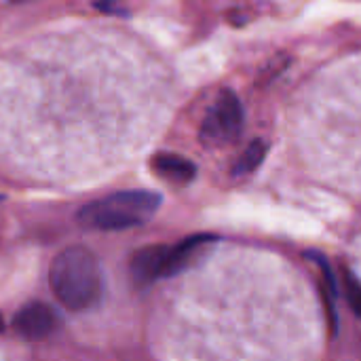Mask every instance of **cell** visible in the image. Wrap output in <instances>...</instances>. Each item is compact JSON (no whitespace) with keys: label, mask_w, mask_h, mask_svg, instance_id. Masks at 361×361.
I'll use <instances>...</instances> for the list:
<instances>
[{"label":"cell","mask_w":361,"mask_h":361,"mask_svg":"<svg viewBox=\"0 0 361 361\" xmlns=\"http://www.w3.org/2000/svg\"><path fill=\"white\" fill-rule=\"evenodd\" d=\"M49 283L66 309H91L102 296V269L95 254L82 245L63 250L51 264Z\"/></svg>","instance_id":"obj_1"},{"label":"cell","mask_w":361,"mask_h":361,"mask_svg":"<svg viewBox=\"0 0 361 361\" xmlns=\"http://www.w3.org/2000/svg\"><path fill=\"white\" fill-rule=\"evenodd\" d=\"M161 203L163 197L154 190H121L87 203L76 220L89 231H127L152 220Z\"/></svg>","instance_id":"obj_2"},{"label":"cell","mask_w":361,"mask_h":361,"mask_svg":"<svg viewBox=\"0 0 361 361\" xmlns=\"http://www.w3.org/2000/svg\"><path fill=\"white\" fill-rule=\"evenodd\" d=\"M243 129V106L235 91L222 89L214 104L209 106L201 129L199 140L207 148H222L233 144Z\"/></svg>","instance_id":"obj_3"},{"label":"cell","mask_w":361,"mask_h":361,"mask_svg":"<svg viewBox=\"0 0 361 361\" xmlns=\"http://www.w3.org/2000/svg\"><path fill=\"white\" fill-rule=\"evenodd\" d=\"M59 326H61L59 315L55 313L53 307L44 302H27L25 307L19 309V313L13 319L15 332L32 343L49 338L51 334H55Z\"/></svg>","instance_id":"obj_4"},{"label":"cell","mask_w":361,"mask_h":361,"mask_svg":"<svg viewBox=\"0 0 361 361\" xmlns=\"http://www.w3.org/2000/svg\"><path fill=\"white\" fill-rule=\"evenodd\" d=\"M218 237L201 233V235H192L182 239L176 245H167V256H165V267H163V277H173L178 273H182L184 269H188L192 264V260L216 241Z\"/></svg>","instance_id":"obj_5"},{"label":"cell","mask_w":361,"mask_h":361,"mask_svg":"<svg viewBox=\"0 0 361 361\" xmlns=\"http://www.w3.org/2000/svg\"><path fill=\"white\" fill-rule=\"evenodd\" d=\"M167 245H148L131 258V277L135 286L148 288L157 279H163V267H165Z\"/></svg>","instance_id":"obj_6"},{"label":"cell","mask_w":361,"mask_h":361,"mask_svg":"<svg viewBox=\"0 0 361 361\" xmlns=\"http://www.w3.org/2000/svg\"><path fill=\"white\" fill-rule=\"evenodd\" d=\"M152 169L163 178L173 184H188L197 176V165L188 161L186 157L173 154V152H159L152 157Z\"/></svg>","instance_id":"obj_7"},{"label":"cell","mask_w":361,"mask_h":361,"mask_svg":"<svg viewBox=\"0 0 361 361\" xmlns=\"http://www.w3.org/2000/svg\"><path fill=\"white\" fill-rule=\"evenodd\" d=\"M267 152H269V144L264 140H254L245 148V152L239 157L237 165L233 167V176H247V173L256 171L262 165V161L267 159Z\"/></svg>","instance_id":"obj_8"},{"label":"cell","mask_w":361,"mask_h":361,"mask_svg":"<svg viewBox=\"0 0 361 361\" xmlns=\"http://www.w3.org/2000/svg\"><path fill=\"white\" fill-rule=\"evenodd\" d=\"M343 288H345V296L349 307L353 309V313L361 317V283L357 281V277L349 271L343 273Z\"/></svg>","instance_id":"obj_9"},{"label":"cell","mask_w":361,"mask_h":361,"mask_svg":"<svg viewBox=\"0 0 361 361\" xmlns=\"http://www.w3.org/2000/svg\"><path fill=\"white\" fill-rule=\"evenodd\" d=\"M97 8L104 13H112V15H127V8L123 4V0H99Z\"/></svg>","instance_id":"obj_10"},{"label":"cell","mask_w":361,"mask_h":361,"mask_svg":"<svg viewBox=\"0 0 361 361\" xmlns=\"http://www.w3.org/2000/svg\"><path fill=\"white\" fill-rule=\"evenodd\" d=\"M4 330V322H2V315H0V332Z\"/></svg>","instance_id":"obj_11"}]
</instances>
